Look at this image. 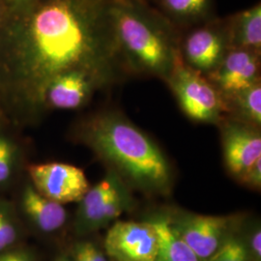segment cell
I'll return each mask as SVG.
<instances>
[{
	"label": "cell",
	"instance_id": "6da1fadb",
	"mask_svg": "<svg viewBox=\"0 0 261 261\" xmlns=\"http://www.w3.org/2000/svg\"><path fill=\"white\" fill-rule=\"evenodd\" d=\"M83 71L109 89L130 76L113 36L109 0H35L0 28V110L13 127L47 114L57 75Z\"/></svg>",
	"mask_w": 261,
	"mask_h": 261
},
{
	"label": "cell",
	"instance_id": "7a4b0ae2",
	"mask_svg": "<svg viewBox=\"0 0 261 261\" xmlns=\"http://www.w3.org/2000/svg\"><path fill=\"white\" fill-rule=\"evenodd\" d=\"M71 138L93 152L130 187L147 195H168L174 171L158 143L116 109H103L75 122Z\"/></svg>",
	"mask_w": 261,
	"mask_h": 261
},
{
	"label": "cell",
	"instance_id": "3957f363",
	"mask_svg": "<svg viewBox=\"0 0 261 261\" xmlns=\"http://www.w3.org/2000/svg\"><path fill=\"white\" fill-rule=\"evenodd\" d=\"M109 14L129 76L166 83L181 58L182 31L148 0H109Z\"/></svg>",
	"mask_w": 261,
	"mask_h": 261
},
{
	"label": "cell",
	"instance_id": "277c9868",
	"mask_svg": "<svg viewBox=\"0 0 261 261\" xmlns=\"http://www.w3.org/2000/svg\"><path fill=\"white\" fill-rule=\"evenodd\" d=\"M165 84L173 94L180 110L190 120L217 126L225 115L222 94L206 75L188 67L182 58Z\"/></svg>",
	"mask_w": 261,
	"mask_h": 261
},
{
	"label": "cell",
	"instance_id": "5b68a950",
	"mask_svg": "<svg viewBox=\"0 0 261 261\" xmlns=\"http://www.w3.org/2000/svg\"><path fill=\"white\" fill-rule=\"evenodd\" d=\"M228 49L225 17L216 16L182 31L180 39L182 61L202 75L211 74Z\"/></svg>",
	"mask_w": 261,
	"mask_h": 261
},
{
	"label": "cell",
	"instance_id": "8992f818",
	"mask_svg": "<svg viewBox=\"0 0 261 261\" xmlns=\"http://www.w3.org/2000/svg\"><path fill=\"white\" fill-rule=\"evenodd\" d=\"M28 173L39 194L62 205L80 202L90 188L84 170L70 164H31Z\"/></svg>",
	"mask_w": 261,
	"mask_h": 261
},
{
	"label": "cell",
	"instance_id": "52a82bcc",
	"mask_svg": "<svg viewBox=\"0 0 261 261\" xmlns=\"http://www.w3.org/2000/svg\"><path fill=\"white\" fill-rule=\"evenodd\" d=\"M217 127L221 136L224 166L228 173L237 179L261 159V128L226 115Z\"/></svg>",
	"mask_w": 261,
	"mask_h": 261
},
{
	"label": "cell",
	"instance_id": "ba28073f",
	"mask_svg": "<svg viewBox=\"0 0 261 261\" xmlns=\"http://www.w3.org/2000/svg\"><path fill=\"white\" fill-rule=\"evenodd\" d=\"M157 234L149 222H116L105 238L106 253L115 261H154Z\"/></svg>",
	"mask_w": 261,
	"mask_h": 261
},
{
	"label": "cell",
	"instance_id": "9c48e42d",
	"mask_svg": "<svg viewBox=\"0 0 261 261\" xmlns=\"http://www.w3.org/2000/svg\"><path fill=\"white\" fill-rule=\"evenodd\" d=\"M261 53L230 48L207 79L223 97L244 90L261 82Z\"/></svg>",
	"mask_w": 261,
	"mask_h": 261
},
{
	"label": "cell",
	"instance_id": "30bf717a",
	"mask_svg": "<svg viewBox=\"0 0 261 261\" xmlns=\"http://www.w3.org/2000/svg\"><path fill=\"white\" fill-rule=\"evenodd\" d=\"M233 223L230 217L193 215L173 224L198 259L207 261L230 237Z\"/></svg>",
	"mask_w": 261,
	"mask_h": 261
},
{
	"label": "cell",
	"instance_id": "8fae6325",
	"mask_svg": "<svg viewBox=\"0 0 261 261\" xmlns=\"http://www.w3.org/2000/svg\"><path fill=\"white\" fill-rule=\"evenodd\" d=\"M99 90H105L103 85L92 75L83 71L66 72L47 86L44 100L46 111L82 109Z\"/></svg>",
	"mask_w": 261,
	"mask_h": 261
},
{
	"label": "cell",
	"instance_id": "7c38bea8",
	"mask_svg": "<svg viewBox=\"0 0 261 261\" xmlns=\"http://www.w3.org/2000/svg\"><path fill=\"white\" fill-rule=\"evenodd\" d=\"M20 205L28 220L43 232H55L65 224L67 212L64 206L39 194L31 183L21 191Z\"/></svg>",
	"mask_w": 261,
	"mask_h": 261
},
{
	"label": "cell",
	"instance_id": "4fadbf2b",
	"mask_svg": "<svg viewBox=\"0 0 261 261\" xmlns=\"http://www.w3.org/2000/svg\"><path fill=\"white\" fill-rule=\"evenodd\" d=\"M226 18L228 48L261 53V4L255 3Z\"/></svg>",
	"mask_w": 261,
	"mask_h": 261
},
{
	"label": "cell",
	"instance_id": "5bb4252c",
	"mask_svg": "<svg viewBox=\"0 0 261 261\" xmlns=\"http://www.w3.org/2000/svg\"><path fill=\"white\" fill-rule=\"evenodd\" d=\"M181 31L216 17V0H150Z\"/></svg>",
	"mask_w": 261,
	"mask_h": 261
},
{
	"label": "cell",
	"instance_id": "9a60e30c",
	"mask_svg": "<svg viewBox=\"0 0 261 261\" xmlns=\"http://www.w3.org/2000/svg\"><path fill=\"white\" fill-rule=\"evenodd\" d=\"M125 182L114 171L108 170L106 176L90 187L82 200L75 220L76 233L85 234L88 224Z\"/></svg>",
	"mask_w": 261,
	"mask_h": 261
},
{
	"label": "cell",
	"instance_id": "2e32d148",
	"mask_svg": "<svg viewBox=\"0 0 261 261\" xmlns=\"http://www.w3.org/2000/svg\"><path fill=\"white\" fill-rule=\"evenodd\" d=\"M149 223L155 229L158 241L154 261H200L168 218L156 217Z\"/></svg>",
	"mask_w": 261,
	"mask_h": 261
},
{
	"label": "cell",
	"instance_id": "e0dca14e",
	"mask_svg": "<svg viewBox=\"0 0 261 261\" xmlns=\"http://www.w3.org/2000/svg\"><path fill=\"white\" fill-rule=\"evenodd\" d=\"M223 98L226 116L261 128V82Z\"/></svg>",
	"mask_w": 261,
	"mask_h": 261
},
{
	"label": "cell",
	"instance_id": "ac0fdd59",
	"mask_svg": "<svg viewBox=\"0 0 261 261\" xmlns=\"http://www.w3.org/2000/svg\"><path fill=\"white\" fill-rule=\"evenodd\" d=\"M130 187L126 183L123 184L119 190L111 197L102 210L94 217L93 220L88 224L85 234L96 231L107 226L112 221L117 219L120 215L130 208L133 202L130 196Z\"/></svg>",
	"mask_w": 261,
	"mask_h": 261
},
{
	"label": "cell",
	"instance_id": "d6986e66",
	"mask_svg": "<svg viewBox=\"0 0 261 261\" xmlns=\"http://www.w3.org/2000/svg\"><path fill=\"white\" fill-rule=\"evenodd\" d=\"M7 128H0V187L7 185L14 177L21 153L19 142L6 130Z\"/></svg>",
	"mask_w": 261,
	"mask_h": 261
},
{
	"label": "cell",
	"instance_id": "ffe728a7",
	"mask_svg": "<svg viewBox=\"0 0 261 261\" xmlns=\"http://www.w3.org/2000/svg\"><path fill=\"white\" fill-rule=\"evenodd\" d=\"M19 226L9 205L0 201V252L11 249L19 239Z\"/></svg>",
	"mask_w": 261,
	"mask_h": 261
},
{
	"label": "cell",
	"instance_id": "44dd1931",
	"mask_svg": "<svg viewBox=\"0 0 261 261\" xmlns=\"http://www.w3.org/2000/svg\"><path fill=\"white\" fill-rule=\"evenodd\" d=\"M248 249L239 239L229 237L207 261H248Z\"/></svg>",
	"mask_w": 261,
	"mask_h": 261
},
{
	"label": "cell",
	"instance_id": "7402d4cb",
	"mask_svg": "<svg viewBox=\"0 0 261 261\" xmlns=\"http://www.w3.org/2000/svg\"><path fill=\"white\" fill-rule=\"evenodd\" d=\"M72 261H107L101 249L90 241L75 243L71 250Z\"/></svg>",
	"mask_w": 261,
	"mask_h": 261
},
{
	"label": "cell",
	"instance_id": "603a6c76",
	"mask_svg": "<svg viewBox=\"0 0 261 261\" xmlns=\"http://www.w3.org/2000/svg\"><path fill=\"white\" fill-rule=\"evenodd\" d=\"M243 186L252 190H260L261 187V159L257 160L252 167L248 168L243 174L236 179Z\"/></svg>",
	"mask_w": 261,
	"mask_h": 261
},
{
	"label": "cell",
	"instance_id": "cb8c5ba5",
	"mask_svg": "<svg viewBox=\"0 0 261 261\" xmlns=\"http://www.w3.org/2000/svg\"><path fill=\"white\" fill-rule=\"evenodd\" d=\"M0 261H36L33 253L23 249H8L0 252Z\"/></svg>",
	"mask_w": 261,
	"mask_h": 261
},
{
	"label": "cell",
	"instance_id": "d4e9b609",
	"mask_svg": "<svg viewBox=\"0 0 261 261\" xmlns=\"http://www.w3.org/2000/svg\"><path fill=\"white\" fill-rule=\"evenodd\" d=\"M252 251L256 259L260 260L261 257V231L260 229H257L252 236L251 241Z\"/></svg>",
	"mask_w": 261,
	"mask_h": 261
},
{
	"label": "cell",
	"instance_id": "484cf974",
	"mask_svg": "<svg viewBox=\"0 0 261 261\" xmlns=\"http://www.w3.org/2000/svg\"><path fill=\"white\" fill-rule=\"evenodd\" d=\"M8 125H10L8 119L5 117V115L3 114V112L0 110V128H3V127L8 126Z\"/></svg>",
	"mask_w": 261,
	"mask_h": 261
},
{
	"label": "cell",
	"instance_id": "4316f807",
	"mask_svg": "<svg viewBox=\"0 0 261 261\" xmlns=\"http://www.w3.org/2000/svg\"><path fill=\"white\" fill-rule=\"evenodd\" d=\"M6 18H7V15L5 14V12L3 10V6L0 4V28H2Z\"/></svg>",
	"mask_w": 261,
	"mask_h": 261
},
{
	"label": "cell",
	"instance_id": "83f0119b",
	"mask_svg": "<svg viewBox=\"0 0 261 261\" xmlns=\"http://www.w3.org/2000/svg\"><path fill=\"white\" fill-rule=\"evenodd\" d=\"M148 1H150V0H148Z\"/></svg>",
	"mask_w": 261,
	"mask_h": 261
}]
</instances>
